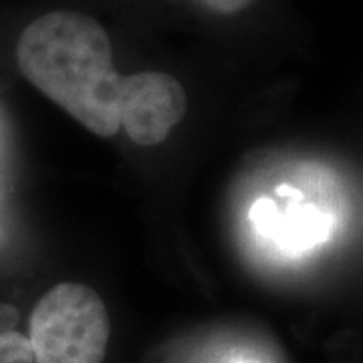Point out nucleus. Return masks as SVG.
I'll list each match as a JSON object with an SVG mask.
<instances>
[{
	"instance_id": "nucleus-2",
	"label": "nucleus",
	"mask_w": 363,
	"mask_h": 363,
	"mask_svg": "<svg viewBox=\"0 0 363 363\" xmlns=\"http://www.w3.org/2000/svg\"><path fill=\"white\" fill-rule=\"evenodd\" d=\"M109 335L104 298L81 283L52 286L30 315L35 363H101Z\"/></svg>"
},
{
	"instance_id": "nucleus-4",
	"label": "nucleus",
	"mask_w": 363,
	"mask_h": 363,
	"mask_svg": "<svg viewBox=\"0 0 363 363\" xmlns=\"http://www.w3.org/2000/svg\"><path fill=\"white\" fill-rule=\"evenodd\" d=\"M0 363H35L30 341L18 331L0 333Z\"/></svg>"
},
{
	"instance_id": "nucleus-1",
	"label": "nucleus",
	"mask_w": 363,
	"mask_h": 363,
	"mask_svg": "<svg viewBox=\"0 0 363 363\" xmlns=\"http://www.w3.org/2000/svg\"><path fill=\"white\" fill-rule=\"evenodd\" d=\"M16 63L37 89L95 135L121 128L125 75L113 71V49L95 18L52 11L35 18L16 43Z\"/></svg>"
},
{
	"instance_id": "nucleus-3",
	"label": "nucleus",
	"mask_w": 363,
	"mask_h": 363,
	"mask_svg": "<svg viewBox=\"0 0 363 363\" xmlns=\"http://www.w3.org/2000/svg\"><path fill=\"white\" fill-rule=\"evenodd\" d=\"M186 113V91L176 77L160 71L128 75L119 107L121 128L143 147L164 142Z\"/></svg>"
},
{
	"instance_id": "nucleus-5",
	"label": "nucleus",
	"mask_w": 363,
	"mask_h": 363,
	"mask_svg": "<svg viewBox=\"0 0 363 363\" xmlns=\"http://www.w3.org/2000/svg\"><path fill=\"white\" fill-rule=\"evenodd\" d=\"M202 4H206L208 9L216 11L222 14H236L240 11L248 9L255 0H200Z\"/></svg>"
}]
</instances>
